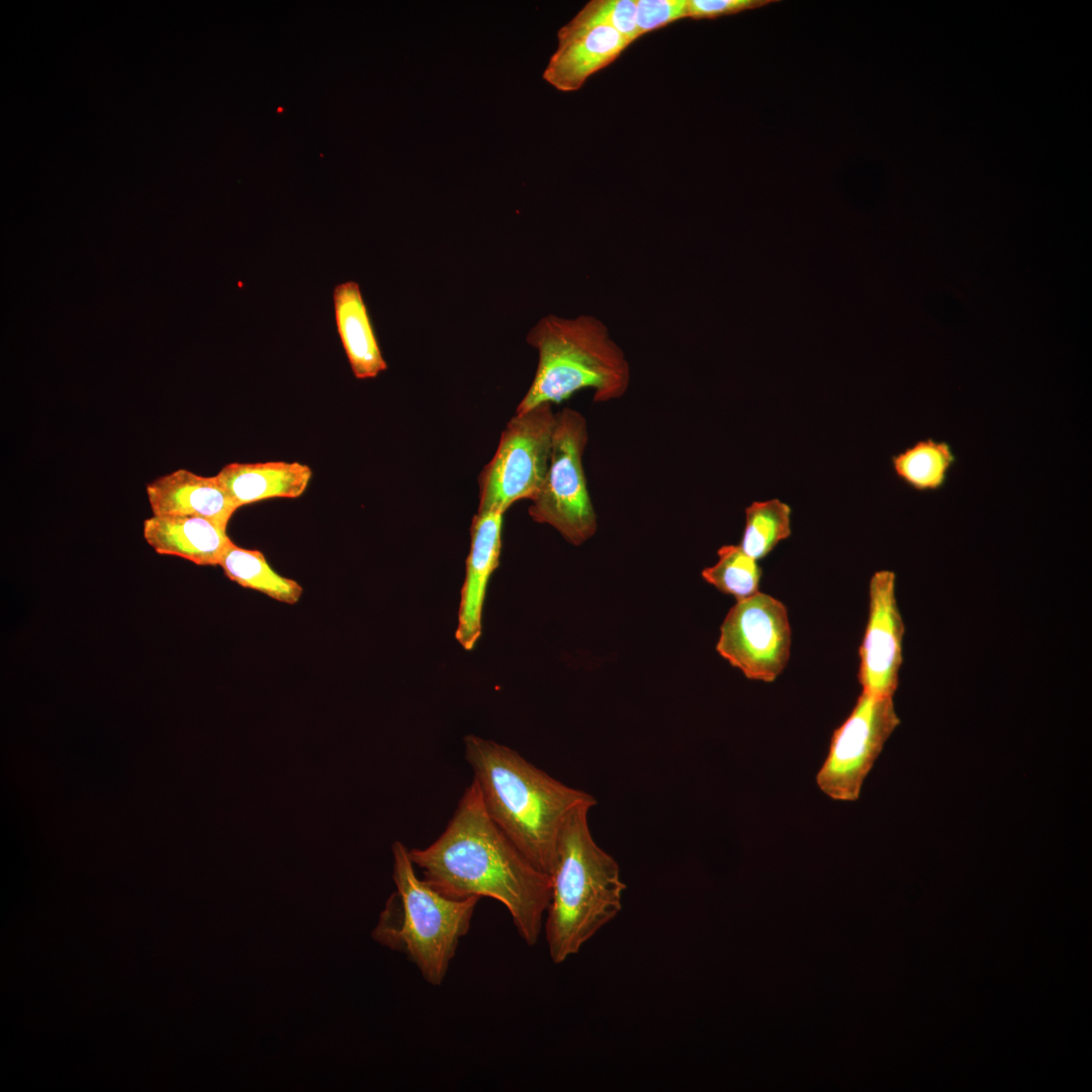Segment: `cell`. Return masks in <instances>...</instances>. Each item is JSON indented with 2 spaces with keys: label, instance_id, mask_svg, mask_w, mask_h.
Returning a JSON list of instances; mask_svg holds the SVG:
<instances>
[{
  "label": "cell",
  "instance_id": "cell-22",
  "mask_svg": "<svg viewBox=\"0 0 1092 1092\" xmlns=\"http://www.w3.org/2000/svg\"><path fill=\"white\" fill-rule=\"evenodd\" d=\"M688 17V0H637L638 36L670 22Z\"/></svg>",
  "mask_w": 1092,
  "mask_h": 1092
},
{
  "label": "cell",
  "instance_id": "cell-23",
  "mask_svg": "<svg viewBox=\"0 0 1092 1092\" xmlns=\"http://www.w3.org/2000/svg\"><path fill=\"white\" fill-rule=\"evenodd\" d=\"M771 2L769 0H688V17L712 19L755 9Z\"/></svg>",
  "mask_w": 1092,
  "mask_h": 1092
},
{
  "label": "cell",
  "instance_id": "cell-4",
  "mask_svg": "<svg viewBox=\"0 0 1092 1092\" xmlns=\"http://www.w3.org/2000/svg\"><path fill=\"white\" fill-rule=\"evenodd\" d=\"M527 342L538 351V365L516 413L559 403L581 389H592L596 402H608L629 387L630 366L623 350L593 315L544 316L530 330Z\"/></svg>",
  "mask_w": 1092,
  "mask_h": 1092
},
{
  "label": "cell",
  "instance_id": "cell-3",
  "mask_svg": "<svg viewBox=\"0 0 1092 1092\" xmlns=\"http://www.w3.org/2000/svg\"><path fill=\"white\" fill-rule=\"evenodd\" d=\"M592 808H575L556 840L544 921L548 952L556 965L576 954L622 909L626 885L617 860L592 835Z\"/></svg>",
  "mask_w": 1092,
  "mask_h": 1092
},
{
  "label": "cell",
  "instance_id": "cell-6",
  "mask_svg": "<svg viewBox=\"0 0 1092 1092\" xmlns=\"http://www.w3.org/2000/svg\"><path fill=\"white\" fill-rule=\"evenodd\" d=\"M587 442L586 421L579 412L565 407L556 413L547 473L529 507L535 522L553 527L576 546L598 528L582 460Z\"/></svg>",
  "mask_w": 1092,
  "mask_h": 1092
},
{
  "label": "cell",
  "instance_id": "cell-8",
  "mask_svg": "<svg viewBox=\"0 0 1092 1092\" xmlns=\"http://www.w3.org/2000/svg\"><path fill=\"white\" fill-rule=\"evenodd\" d=\"M900 722L893 697L861 692L850 714L833 731L827 756L816 776L819 789L835 801H856L866 778Z\"/></svg>",
  "mask_w": 1092,
  "mask_h": 1092
},
{
  "label": "cell",
  "instance_id": "cell-14",
  "mask_svg": "<svg viewBox=\"0 0 1092 1092\" xmlns=\"http://www.w3.org/2000/svg\"><path fill=\"white\" fill-rule=\"evenodd\" d=\"M144 538L159 554L174 555L201 566H215L232 540L226 528L193 516H153L144 522Z\"/></svg>",
  "mask_w": 1092,
  "mask_h": 1092
},
{
  "label": "cell",
  "instance_id": "cell-9",
  "mask_svg": "<svg viewBox=\"0 0 1092 1092\" xmlns=\"http://www.w3.org/2000/svg\"><path fill=\"white\" fill-rule=\"evenodd\" d=\"M791 643L787 607L758 592L729 610L716 649L747 678L772 682L788 665Z\"/></svg>",
  "mask_w": 1092,
  "mask_h": 1092
},
{
  "label": "cell",
  "instance_id": "cell-19",
  "mask_svg": "<svg viewBox=\"0 0 1092 1092\" xmlns=\"http://www.w3.org/2000/svg\"><path fill=\"white\" fill-rule=\"evenodd\" d=\"M790 506L778 498L756 500L745 509V526L739 546L759 560L791 535Z\"/></svg>",
  "mask_w": 1092,
  "mask_h": 1092
},
{
  "label": "cell",
  "instance_id": "cell-20",
  "mask_svg": "<svg viewBox=\"0 0 1092 1092\" xmlns=\"http://www.w3.org/2000/svg\"><path fill=\"white\" fill-rule=\"evenodd\" d=\"M718 561L702 571L703 578L720 592L732 595L737 601L759 590L762 571L757 560L747 555L739 545H725L718 550Z\"/></svg>",
  "mask_w": 1092,
  "mask_h": 1092
},
{
  "label": "cell",
  "instance_id": "cell-12",
  "mask_svg": "<svg viewBox=\"0 0 1092 1092\" xmlns=\"http://www.w3.org/2000/svg\"><path fill=\"white\" fill-rule=\"evenodd\" d=\"M504 514L476 513L470 527V549L458 612L457 641L471 650L481 634V616L488 579L499 563Z\"/></svg>",
  "mask_w": 1092,
  "mask_h": 1092
},
{
  "label": "cell",
  "instance_id": "cell-18",
  "mask_svg": "<svg viewBox=\"0 0 1092 1092\" xmlns=\"http://www.w3.org/2000/svg\"><path fill=\"white\" fill-rule=\"evenodd\" d=\"M218 565L231 580L278 602L293 605L301 597V585L277 573L259 550L239 547L231 542L220 556Z\"/></svg>",
  "mask_w": 1092,
  "mask_h": 1092
},
{
  "label": "cell",
  "instance_id": "cell-11",
  "mask_svg": "<svg viewBox=\"0 0 1092 1092\" xmlns=\"http://www.w3.org/2000/svg\"><path fill=\"white\" fill-rule=\"evenodd\" d=\"M558 48L543 78L563 92L578 90L594 73L614 62L630 44L616 29L571 19L558 33Z\"/></svg>",
  "mask_w": 1092,
  "mask_h": 1092
},
{
  "label": "cell",
  "instance_id": "cell-10",
  "mask_svg": "<svg viewBox=\"0 0 1092 1092\" xmlns=\"http://www.w3.org/2000/svg\"><path fill=\"white\" fill-rule=\"evenodd\" d=\"M904 622L896 600V574L875 572L869 584V616L858 649V682L863 693L893 697L903 662Z\"/></svg>",
  "mask_w": 1092,
  "mask_h": 1092
},
{
  "label": "cell",
  "instance_id": "cell-15",
  "mask_svg": "<svg viewBox=\"0 0 1092 1092\" xmlns=\"http://www.w3.org/2000/svg\"><path fill=\"white\" fill-rule=\"evenodd\" d=\"M334 318L351 370L357 379L375 378L387 369L360 286L345 281L333 290Z\"/></svg>",
  "mask_w": 1092,
  "mask_h": 1092
},
{
  "label": "cell",
  "instance_id": "cell-2",
  "mask_svg": "<svg viewBox=\"0 0 1092 1092\" xmlns=\"http://www.w3.org/2000/svg\"><path fill=\"white\" fill-rule=\"evenodd\" d=\"M464 745L487 814L537 869L549 875L565 819L578 806L597 805L596 798L493 740L470 734Z\"/></svg>",
  "mask_w": 1092,
  "mask_h": 1092
},
{
  "label": "cell",
  "instance_id": "cell-21",
  "mask_svg": "<svg viewBox=\"0 0 1092 1092\" xmlns=\"http://www.w3.org/2000/svg\"><path fill=\"white\" fill-rule=\"evenodd\" d=\"M574 19L585 23L609 25L630 43L639 37L636 27V1L633 0L590 1Z\"/></svg>",
  "mask_w": 1092,
  "mask_h": 1092
},
{
  "label": "cell",
  "instance_id": "cell-13",
  "mask_svg": "<svg viewBox=\"0 0 1092 1092\" xmlns=\"http://www.w3.org/2000/svg\"><path fill=\"white\" fill-rule=\"evenodd\" d=\"M153 516H193L226 528L239 509L214 476L184 468L160 476L146 486Z\"/></svg>",
  "mask_w": 1092,
  "mask_h": 1092
},
{
  "label": "cell",
  "instance_id": "cell-1",
  "mask_svg": "<svg viewBox=\"0 0 1092 1092\" xmlns=\"http://www.w3.org/2000/svg\"><path fill=\"white\" fill-rule=\"evenodd\" d=\"M408 852L423 880L436 891L453 899L498 901L521 938L528 945L537 943L551 895L550 876L491 820L473 780L441 835L429 846Z\"/></svg>",
  "mask_w": 1092,
  "mask_h": 1092
},
{
  "label": "cell",
  "instance_id": "cell-16",
  "mask_svg": "<svg viewBox=\"0 0 1092 1092\" xmlns=\"http://www.w3.org/2000/svg\"><path fill=\"white\" fill-rule=\"evenodd\" d=\"M311 476L310 467L296 461L233 462L215 475L239 508L273 497H298Z\"/></svg>",
  "mask_w": 1092,
  "mask_h": 1092
},
{
  "label": "cell",
  "instance_id": "cell-7",
  "mask_svg": "<svg viewBox=\"0 0 1092 1092\" xmlns=\"http://www.w3.org/2000/svg\"><path fill=\"white\" fill-rule=\"evenodd\" d=\"M555 416L551 403H541L508 422L478 476L477 513L505 514L516 502L537 495L549 465Z\"/></svg>",
  "mask_w": 1092,
  "mask_h": 1092
},
{
  "label": "cell",
  "instance_id": "cell-17",
  "mask_svg": "<svg viewBox=\"0 0 1092 1092\" xmlns=\"http://www.w3.org/2000/svg\"><path fill=\"white\" fill-rule=\"evenodd\" d=\"M956 462L951 445L932 438L918 440L891 458L895 475L919 492L940 490Z\"/></svg>",
  "mask_w": 1092,
  "mask_h": 1092
},
{
  "label": "cell",
  "instance_id": "cell-5",
  "mask_svg": "<svg viewBox=\"0 0 1092 1092\" xmlns=\"http://www.w3.org/2000/svg\"><path fill=\"white\" fill-rule=\"evenodd\" d=\"M408 850L399 841L392 844L396 892L387 900L372 937L404 953L429 984L439 986L460 939L469 931L480 898L453 899L436 891L418 877Z\"/></svg>",
  "mask_w": 1092,
  "mask_h": 1092
}]
</instances>
